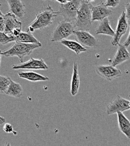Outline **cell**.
I'll use <instances>...</instances> for the list:
<instances>
[{
  "mask_svg": "<svg viewBox=\"0 0 130 146\" xmlns=\"http://www.w3.org/2000/svg\"><path fill=\"white\" fill-rule=\"evenodd\" d=\"M94 1H81L75 23L77 31L89 32L92 24V8Z\"/></svg>",
  "mask_w": 130,
  "mask_h": 146,
  "instance_id": "obj_1",
  "label": "cell"
},
{
  "mask_svg": "<svg viewBox=\"0 0 130 146\" xmlns=\"http://www.w3.org/2000/svg\"><path fill=\"white\" fill-rule=\"evenodd\" d=\"M57 16H58L57 11H54L51 6H47L42 11L38 13L36 18L29 26V32L32 33L36 30L42 29L51 25Z\"/></svg>",
  "mask_w": 130,
  "mask_h": 146,
  "instance_id": "obj_2",
  "label": "cell"
},
{
  "mask_svg": "<svg viewBox=\"0 0 130 146\" xmlns=\"http://www.w3.org/2000/svg\"><path fill=\"white\" fill-rule=\"evenodd\" d=\"M41 47L36 44H28L21 42H15V43L7 50L2 51V55L6 57L17 56L21 62H23V58L26 56L30 55L32 52Z\"/></svg>",
  "mask_w": 130,
  "mask_h": 146,
  "instance_id": "obj_3",
  "label": "cell"
},
{
  "mask_svg": "<svg viewBox=\"0 0 130 146\" xmlns=\"http://www.w3.org/2000/svg\"><path fill=\"white\" fill-rule=\"evenodd\" d=\"M76 31L74 24L72 22L62 20L57 24L54 29L51 40L52 42H61L66 39Z\"/></svg>",
  "mask_w": 130,
  "mask_h": 146,
  "instance_id": "obj_4",
  "label": "cell"
},
{
  "mask_svg": "<svg viewBox=\"0 0 130 146\" xmlns=\"http://www.w3.org/2000/svg\"><path fill=\"white\" fill-rule=\"evenodd\" d=\"M81 1L72 0L65 5H60L58 10L57 11L58 15L63 17L64 20L71 22L76 20L77 11L80 6Z\"/></svg>",
  "mask_w": 130,
  "mask_h": 146,
  "instance_id": "obj_5",
  "label": "cell"
},
{
  "mask_svg": "<svg viewBox=\"0 0 130 146\" xmlns=\"http://www.w3.org/2000/svg\"><path fill=\"white\" fill-rule=\"evenodd\" d=\"M130 101L117 95L115 99L107 106L106 113L108 115H112L118 112H123L130 110Z\"/></svg>",
  "mask_w": 130,
  "mask_h": 146,
  "instance_id": "obj_6",
  "label": "cell"
},
{
  "mask_svg": "<svg viewBox=\"0 0 130 146\" xmlns=\"http://www.w3.org/2000/svg\"><path fill=\"white\" fill-rule=\"evenodd\" d=\"M96 74L103 78L111 82L113 80L122 76V72L112 65H99L95 67Z\"/></svg>",
  "mask_w": 130,
  "mask_h": 146,
  "instance_id": "obj_7",
  "label": "cell"
},
{
  "mask_svg": "<svg viewBox=\"0 0 130 146\" xmlns=\"http://www.w3.org/2000/svg\"><path fill=\"white\" fill-rule=\"evenodd\" d=\"M129 27L128 20L126 17V12L123 11L118 19L115 35L111 40V44L114 46H117L119 44L121 38L127 32Z\"/></svg>",
  "mask_w": 130,
  "mask_h": 146,
  "instance_id": "obj_8",
  "label": "cell"
},
{
  "mask_svg": "<svg viewBox=\"0 0 130 146\" xmlns=\"http://www.w3.org/2000/svg\"><path fill=\"white\" fill-rule=\"evenodd\" d=\"M74 35L80 44L86 48H95L98 46V40L89 32L77 31L74 33Z\"/></svg>",
  "mask_w": 130,
  "mask_h": 146,
  "instance_id": "obj_9",
  "label": "cell"
},
{
  "mask_svg": "<svg viewBox=\"0 0 130 146\" xmlns=\"http://www.w3.org/2000/svg\"><path fill=\"white\" fill-rule=\"evenodd\" d=\"M13 69H35V70H47L48 65L43 59H36L32 58L29 61L19 64L14 65L12 66Z\"/></svg>",
  "mask_w": 130,
  "mask_h": 146,
  "instance_id": "obj_10",
  "label": "cell"
},
{
  "mask_svg": "<svg viewBox=\"0 0 130 146\" xmlns=\"http://www.w3.org/2000/svg\"><path fill=\"white\" fill-rule=\"evenodd\" d=\"M5 31L6 35H11L13 32L18 28H21L22 23L18 20L16 16L11 12H7L4 14Z\"/></svg>",
  "mask_w": 130,
  "mask_h": 146,
  "instance_id": "obj_11",
  "label": "cell"
},
{
  "mask_svg": "<svg viewBox=\"0 0 130 146\" xmlns=\"http://www.w3.org/2000/svg\"><path fill=\"white\" fill-rule=\"evenodd\" d=\"M112 10L108 9L104 5V2H101L99 4L93 6L92 8V22L94 21H102L108 18L112 14Z\"/></svg>",
  "mask_w": 130,
  "mask_h": 146,
  "instance_id": "obj_12",
  "label": "cell"
},
{
  "mask_svg": "<svg viewBox=\"0 0 130 146\" xmlns=\"http://www.w3.org/2000/svg\"><path fill=\"white\" fill-rule=\"evenodd\" d=\"M130 59V53L127 50V48L123 44L119 43L118 45L117 51L112 60V65L115 67Z\"/></svg>",
  "mask_w": 130,
  "mask_h": 146,
  "instance_id": "obj_13",
  "label": "cell"
},
{
  "mask_svg": "<svg viewBox=\"0 0 130 146\" xmlns=\"http://www.w3.org/2000/svg\"><path fill=\"white\" fill-rule=\"evenodd\" d=\"M7 3L11 11L17 18L21 19L25 14V6L20 0H9Z\"/></svg>",
  "mask_w": 130,
  "mask_h": 146,
  "instance_id": "obj_14",
  "label": "cell"
},
{
  "mask_svg": "<svg viewBox=\"0 0 130 146\" xmlns=\"http://www.w3.org/2000/svg\"><path fill=\"white\" fill-rule=\"evenodd\" d=\"M118 127L120 131L130 139V121L123 114V112H118L117 113Z\"/></svg>",
  "mask_w": 130,
  "mask_h": 146,
  "instance_id": "obj_15",
  "label": "cell"
},
{
  "mask_svg": "<svg viewBox=\"0 0 130 146\" xmlns=\"http://www.w3.org/2000/svg\"><path fill=\"white\" fill-rule=\"evenodd\" d=\"M80 86V79L77 62H75L73 65V72L71 82L70 93L73 96H75L79 90Z\"/></svg>",
  "mask_w": 130,
  "mask_h": 146,
  "instance_id": "obj_16",
  "label": "cell"
},
{
  "mask_svg": "<svg viewBox=\"0 0 130 146\" xmlns=\"http://www.w3.org/2000/svg\"><path fill=\"white\" fill-rule=\"evenodd\" d=\"M96 34L104 35L112 37L114 36L115 31L112 28L110 21L108 18L100 21L96 29Z\"/></svg>",
  "mask_w": 130,
  "mask_h": 146,
  "instance_id": "obj_17",
  "label": "cell"
},
{
  "mask_svg": "<svg viewBox=\"0 0 130 146\" xmlns=\"http://www.w3.org/2000/svg\"><path fill=\"white\" fill-rule=\"evenodd\" d=\"M19 77L30 82H36L40 81L49 80V78L34 72H20L18 73Z\"/></svg>",
  "mask_w": 130,
  "mask_h": 146,
  "instance_id": "obj_18",
  "label": "cell"
},
{
  "mask_svg": "<svg viewBox=\"0 0 130 146\" xmlns=\"http://www.w3.org/2000/svg\"><path fill=\"white\" fill-rule=\"evenodd\" d=\"M15 42L28 44H36L42 46L41 43L30 32H21L18 36L15 38Z\"/></svg>",
  "mask_w": 130,
  "mask_h": 146,
  "instance_id": "obj_19",
  "label": "cell"
},
{
  "mask_svg": "<svg viewBox=\"0 0 130 146\" xmlns=\"http://www.w3.org/2000/svg\"><path fill=\"white\" fill-rule=\"evenodd\" d=\"M61 43L67 48L74 51L76 55H79L80 53L87 51V49L85 47H83L77 41L65 39L62 40Z\"/></svg>",
  "mask_w": 130,
  "mask_h": 146,
  "instance_id": "obj_20",
  "label": "cell"
},
{
  "mask_svg": "<svg viewBox=\"0 0 130 146\" xmlns=\"http://www.w3.org/2000/svg\"><path fill=\"white\" fill-rule=\"evenodd\" d=\"M5 94L14 98H19L22 94V88L19 83L14 82L11 79L10 84Z\"/></svg>",
  "mask_w": 130,
  "mask_h": 146,
  "instance_id": "obj_21",
  "label": "cell"
},
{
  "mask_svg": "<svg viewBox=\"0 0 130 146\" xmlns=\"http://www.w3.org/2000/svg\"><path fill=\"white\" fill-rule=\"evenodd\" d=\"M11 78L7 76L0 75V92L6 93L10 84Z\"/></svg>",
  "mask_w": 130,
  "mask_h": 146,
  "instance_id": "obj_22",
  "label": "cell"
},
{
  "mask_svg": "<svg viewBox=\"0 0 130 146\" xmlns=\"http://www.w3.org/2000/svg\"><path fill=\"white\" fill-rule=\"evenodd\" d=\"M14 41H15L14 36L6 35L3 32H0V44L5 45Z\"/></svg>",
  "mask_w": 130,
  "mask_h": 146,
  "instance_id": "obj_23",
  "label": "cell"
},
{
  "mask_svg": "<svg viewBox=\"0 0 130 146\" xmlns=\"http://www.w3.org/2000/svg\"><path fill=\"white\" fill-rule=\"evenodd\" d=\"M120 3L119 0H107L104 2V5L107 7L114 8L117 7Z\"/></svg>",
  "mask_w": 130,
  "mask_h": 146,
  "instance_id": "obj_24",
  "label": "cell"
},
{
  "mask_svg": "<svg viewBox=\"0 0 130 146\" xmlns=\"http://www.w3.org/2000/svg\"><path fill=\"white\" fill-rule=\"evenodd\" d=\"M3 130L5 132L7 133H13V134L14 133L15 135H16V132H15L14 130V129L13 126L9 124V123H6L4 125L3 127Z\"/></svg>",
  "mask_w": 130,
  "mask_h": 146,
  "instance_id": "obj_25",
  "label": "cell"
},
{
  "mask_svg": "<svg viewBox=\"0 0 130 146\" xmlns=\"http://www.w3.org/2000/svg\"><path fill=\"white\" fill-rule=\"evenodd\" d=\"M5 31V20L4 14L0 11V32H3Z\"/></svg>",
  "mask_w": 130,
  "mask_h": 146,
  "instance_id": "obj_26",
  "label": "cell"
},
{
  "mask_svg": "<svg viewBox=\"0 0 130 146\" xmlns=\"http://www.w3.org/2000/svg\"><path fill=\"white\" fill-rule=\"evenodd\" d=\"M126 9V17L127 20H130V2H127L125 5Z\"/></svg>",
  "mask_w": 130,
  "mask_h": 146,
  "instance_id": "obj_27",
  "label": "cell"
},
{
  "mask_svg": "<svg viewBox=\"0 0 130 146\" xmlns=\"http://www.w3.org/2000/svg\"><path fill=\"white\" fill-rule=\"evenodd\" d=\"M123 46H125V47H126V48H127V47H129V45H130V32H129V36H128V37H127V39L126 40V41H125V42H124V43H123Z\"/></svg>",
  "mask_w": 130,
  "mask_h": 146,
  "instance_id": "obj_28",
  "label": "cell"
},
{
  "mask_svg": "<svg viewBox=\"0 0 130 146\" xmlns=\"http://www.w3.org/2000/svg\"><path fill=\"white\" fill-rule=\"evenodd\" d=\"M58 2H59L60 3V5H65V4H66L67 3L70 1H66V0H65V1H57Z\"/></svg>",
  "mask_w": 130,
  "mask_h": 146,
  "instance_id": "obj_29",
  "label": "cell"
},
{
  "mask_svg": "<svg viewBox=\"0 0 130 146\" xmlns=\"http://www.w3.org/2000/svg\"><path fill=\"white\" fill-rule=\"evenodd\" d=\"M5 121H6L5 119L0 116V125H2L3 124H4Z\"/></svg>",
  "mask_w": 130,
  "mask_h": 146,
  "instance_id": "obj_30",
  "label": "cell"
},
{
  "mask_svg": "<svg viewBox=\"0 0 130 146\" xmlns=\"http://www.w3.org/2000/svg\"><path fill=\"white\" fill-rule=\"evenodd\" d=\"M4 146H11V145H10V143L9 142H6V143L5 144V145Z\"/></svg>",
  "mask_w": 130,
  "mask_h": 146,
  "instance_id": "obj_31",
  "label": "cell"
},
{
  "mask_svg": "<svg viewBox=\"0 0 130 146\" xmlns=\"http://www.w3.org/2000/svg\"><path fill=\"white\" fill-rule=\"evenodd\" d=\"M1 55H2V51L0 50V63H1Z\"/></svg>",
  "mask_w": 130,
  "mask_h": 146,
  "instance_id": "obj_32",
  "label": "cell"
},
{
  "mask_svg": "<svg viewBox=\"0 0 130 146\" xmlns=\"http://www.w3.org/2000/svg\"></svg>",
  "mask_w": 130,
  "mask_h": 146,
  "instance_id": "obj_33",
  "label": "cell"
},
{
  "mask_svg": "<svg viewBox=\"0 0 130 146\" xmlns=\"http://www.w3.org/2000/svg\"><path fill=\"white\" fill-rule=\"evenodd\" d=\"M0 93H1V92H0Z\"/></svg>",
  "mask_w": 130,
  "mask_h": 146,
  "instance_id": "obj_34",
  "label": "cell"
}]
</instances>
